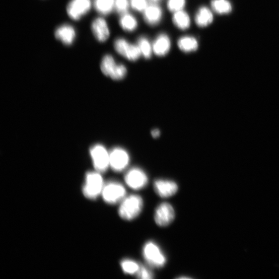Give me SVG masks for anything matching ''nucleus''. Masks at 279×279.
<instances>
[{"mask_svg": "<svg viewBox=\"0 0 279 279\" xmlns=\"http://www.w3.org/2000/svg\"><path fill=\"white\" fill-rule=\"evenodd\" d=\"M152 45L153 52L156 55L161 57L164 56L170 50L171 39L167 34L162 33L156 37Z\"/></svg>", "mask_w": 279, "mask_h": 279, "instance_id": "ddd939ff", "label": "nucleus"}, {"mask_svg": "<svg viewBox=\"0 0 279 279\" xmlns=\"http://www.w3.org/2000/svg\"><path fill=\"white\" fill-rule=\"evenodd\" d=\"M126 193V189L123 185L118 182H111L105 185L102 195L107 203L115 204L123 200Z\"/></svg>", "mask_w": 279, "mask_h": 279, "instance_id": "20e7f679", "label": "nucleus"}, {"mask_svg": "<svg viewBox=\"0 0 279 279\" xmlns=\"http://www.w3.org/2000/svg\"><path fill=\"white\" fill-rule=\"evenodd\" d=\"M129 5L128 0H114V9L119 14L127 13Z\"/></svg>", "mask_w": 279, "mask_h": 279, "instance_id": "a878e982", "label": "nucleus"}, {"mask_svg": "<svg viewBox=\"0 0 279 279\" xmlns=\"http://www.w3.org/2000/svg\"><path fill=\"white\" fill-rule=\"evenodd\" d=\"M137 45L141 51L142 56L146 59L151 57L153 52V45L148 38L144 36L140 37L137 40Z\"/></svg>", "mask_w": 279, "mask_h": 279, "instance_id": "5701e85b", "label": "nucleus"}, {"mask_svg": "<svg viewBox=\"0 0 279 279\" xmlns=\"http://www.w3.org/2000/svg\"><path fill=\"white\" fill-rule=\"evenodd\" d=\"M96 10L102 15H108L114 8V0H95Z\"/></svg>", "mask_w": 279, "mask_h": 279, "instance_id": "4be33fe9", "label": "nucleus"}, {"mask_svg": "<svg viewBox=\"0 0 279 279\" xmlns=\"http://www.w3.org/2000/svg\"><path fill=\"white\" fill-rule=\"evenodd\" d=\"M144 208L142 197L136 194L125 197L118 209L119 216L124 220L131 221L141 214Z\"/></svg>", "mask_w": 279, "mask_h": 279, "instance_id": "f257e3e1", "label": "nucleus"}, {"mask_svg": "<svg viewBox=\"0 0 279 279\" xmlns=\"http://www.w3.org/2000/svg\"><path fill=\"white\" fill-rule=\"evenodd\" d=\"M163 13L162 9L155 4L148 6L144 12L145 22L150 26H155L161 23Z\"/></svg>", "mask_w": 279, "mask_h": 279, "instance_id": "4468645a", "label": "nucleus"}, {"mask_svg": "<svg viewBox=\"0 0 279 279\" xmlns=\"http://www.w3.org/2000/svg\"><path fill=\"white\" fill-rule=\"evenodd\" d=\"M196 25L200 28H205L211 25L214 21L212 12L207 7H202L198 9L195 18Z\"/></svg>", "mask_w": 279, "mask_h": 279, "instance_id": "dca6fc26", "label": "nucleus"}, {"mask_svg": "<svg viewBox=\"0 0 279 279\" xmlns=\"http://www.w3.org/2000/svg\"><path fill=\"white\" fill-rule=\"evenodd\" d=\"M130 158L128 153L119 148L114 149L110 153V167L115 171L120 172L128 166Z\"/></svg>", "mask_w": 279, "mask_h": 279, "instance_id": "1a4fd4ad", "label": "nucleus"}, {"mask_svg": "<svg viewBox=\"0 0 279 279\" xmlns=\"http://www.w3.org/2000/svg\"><path fill=\"white\" fill-rule=\"evenodd\" d=\"M130 5L134 10L139 12H144L149 6L147 0H130Z\"/></svg>", "mask_w": 279, "mask_h": 279, "instance_id": "bb28decb", "label": "nucleus"}, {"mask_svg": "<svg viewBox=\"0 0 279 279\" xmlns=\"http://www.w3.org/2000/svg\"><path fill=\"white\" fill-rule=\"evenodd\" d=\"M177 46L179 49L185 53L196 51L198 48L197 40L191 36H185L179 38Z\"/></svg>", "mask_w": 279, "mask_h": 279, "instance_id": "f3484780", "label": "nucleus"}, {"mask_svg": "<svg viewBox=\"0 0 279 279\" xmlns=\"http://www.w3.org/2000/svg\"><path fill=\"white\" fill-rule=\"evenodd\" d=\"M119 23L121 27L128 32L135 31L138 27V23L135 17L127 13L122 15Z\"/></svg>", "mask_w": 279, "mask_h": 279, "instance_id": "aec40b11", "label": "nucleus"}, {"mask_svg": "<svg viewBox=\"0 0 279 279\" xmlns=\"http://www.w3.org/2000/svg\"><path fill=\"white\" fill-rule=\"evenodd\" d=\"M114 49L119 54L131 61H136L142 55L138 46L133 45L123 38H117L114 43Z\"/></svg>", "mask_w": 279, "mask_h": 279, "instance_id": "423d86ee", "label": "nucleus"}, {"mask_svg": "<svg viewBox=\"0 0 279 279\" xmlns=\"http://www.w3.org/2000/svg\"><path fill=\"white\" fill-rule=\"evenodd\" d=\"M175 217V211L169 203L164 202L159 205L155 210V222L161 227L169 226L174 221Z\"/></svg>", "mask_w": 279, "mask_h": 279, "instance_id": "6e6552de", "label": "nucleus"}, {"mask_svg": "<svg viewBox=\"0 0 279 279\" xmlns=\"http://www.w3.org/2000/svg\"><path fill=\"white\" fill-rule=\"evenodd\" d=\"M152 135L154 138L158 137L161 134V131L159 130L156 129L152 131Z\"/></svg>", "mask_w": 279, "mask_h": 279, "instance_id": "c85d7f7f", "label": "nucleus"}, {"mask_svg": "<svg viewBox=\"0 0 279 279\" xmlns=\"http://www.w3.org/2000/svg\"><path fill=\"white\" fill-rule=\"evenodd\" d=\"M211 7L219 15H227L232 11V6L229 0H212Z\"/></svg>", "mask_w": 279, "mask_h": 279, "instance_id": "412c9836", "label": "nucleus"}, {"mask_svg": "<svg viewBox=\"0 0 279 279\" xmlns=\"http://www.w3.org/2000/svg\"><path fill=\"white\" fill-rule=\"evenodd\" d=\"M91 29L96 39L100 42H105L110 36V30L105 20L101 17L94 20Z\"/></svg>", "mask_w": 279, "mask_h": 279, "instance_id": "f8f14e48", "label": "nucleus"}, {"mask_svg": "<svg viewBox=\"0 0 279 279\" xmlns=\"http://www.w3.org/2000/svg\"><path fill=\"white\" fill-rule=\"evenodd\" d=\"M154 187L156 193L159 196L164 198L174 195L178 189L175 182L165 179H157L154 182Z\"/></svg>", "mask_w": 279, "mask_h": 279, "instance_id": "9b49d317", "label": "nucleus"}, {"mask_svg": "<svg viewBox=\"0 0 279 279\" xmlns=\"http://www.w3.org/2000/svg\"><path fill=\"white\" fill-rule=\"evenodd\" d=\"M143 255L147 262L153 267L162 268L167 262L165 254L161 248L153 242H148L145 245Z\"/></svg>", "mask_w": 279, "mask_h": 279, "instance_id": "7ed1b4c3", "label": "nucleus"}, {"mask_svg": "<svg viewBox=\"0 0 279 279\" xmlns=\"http://www.w3.org/2000/svg\"><path fill=\"white\" fill-rule=\"evenodd\" d=\"M186 4V0H168L167 7L170 12L174 13L183 10Z\"/></svg>", "mask_w": 279, "mask_h": 279, "instance_id": "393cba45", "label": "nucleus"}, {"mask_svg": "<svg viewBox=\"0 0 279 279\" xmlns=\"http://www.w3.org/2000/svg\"><path fill=\"white\" fill-rule=\"evenodd\" d=\"M105 184L103 178L99 172H88L83 187V193L90 199H95L102 194Z\"/></svg>", "mask_w": 279, "mask_h": 279, "instance_id": "f03ea898", "label": "nucleus"}, {"mask_svg": "<svg viewBox=\"0 0 279 279\" xmlns=\"http://www.w3.org/2000/svg\"><path fill=\"white\" fill-rule=\"evenodd\" d=\"M76 36V33L75 29L69 25L59 26L55 32L56 38L67 46L71 45L74 43Z\"/></svg>", "mask_w": 279, "mask_h": 279, "instance_id": "2eb2a0df", "label": "nucleus"}, {"mask_svg": "<svg viewBox=\"0 0 279 279\" xmlns=\"http://www.w3.org/2000/svg\"><path fill=\"white\" fill-rule=\"evenodd\" d=\"M172 21L175 26L183 31L188 29L191 25L189 15L183 10L174 13Z\"/></svg>", "mask_w": 279, "mask_h": 279, "instance_id": "a211bd4d", "label": "nucleus"}, {"mask_svg": "<svg viewBox=\"0 0 279 279\" xmlns=\"http://www.w3.org/2000/svg\"><path fill=\"white\" fill-rule=\"evenodd\" d=\"M118 64H117L112 55L107 54L102 59L101 68L103 73L112 79Z\"/></svg>", "mask_w": 279, "mask_h": 279, "instance_id": "6ab92c4d", "label": "nucleus"}, {"mask_svg": "<svg viewBox=\"0 0 279 279\" xmlns=\"http://www.w3.org/2000/svg\"><path fill=\"white\" fill-rule=\"evenodd\" d=\"M150 1L154 3H156L157 2H159V1H161V0H150Z\"/></svg>", "mask_w": 279, "mask_h": 279, "instance_id": "c756f323", "label": "nucleus"}, {"mask_svg": "<svg viewBox=\"0 0 279 279\" xmlns=\"http://www.w3.org/2000/svg\"><path fill=\"white\" fill-rule=\"evenodd\" d=\"M93 166L97 172H105L110 167V153L102 145H96L90 150Z\"/></svg>", "mask_w": 279, "mask_h": 279, "instance_id": "39448f33", "label": "nucleus"}, {"mask_svg": "<svg viewBox=\"0 0 279 279\" xmlns=\"http://www.w3.org/2000/svg\"><path fill=\"white\" fill-rule=\"evenodd\" d=\"M121 266L124 273L133 275L136 274L141 264L130 259H125L121 262Z\"/></svg>", "mask_w": 279, "mask_h": 279, "instance_id": "b1692460", "label": "nucleus"}, {"mask_svg": "<svg viewBox=\"0 0 279 279\" xmlns=\"http://www.w3.org/2000/svg\"><path fill=\"white\" fill-rule=\"evenodd\" d=\"M136 277L141 279H151L154 277V274L148 267L141 265L139 269L135 274Z\"/></svg>", "mask_w": 279, "mask_h": 279, "instance_id": "cd10ccee", "label": "nucleus"}, {"mask_svg": "<svg viewBox=\"0 0 279 279\" xmlns=\"http://www.w3.org/2000/svg\"><path fill=\"white\" fill-rule=\"evenodd\" d=\"M125 181L130 188L137 190L144 188L148 185L149 179L142 169L134 168L126 174Z\"/></svg>", "mask_w": 279, "mask_h": 279, "instance_id": "0eeeda50", "label": "nucleus"}, {"mask_svg": "<svg viewBox=\"0 0 279 279\" xmlns=\"http://www.w3.org/2000/svg\"><path fill=\"white\" fill-rule=\"evenodd\" d=\"M91 0H71L67 7V13L71 18L79 21L91 10Z\"/></svg>", "mask_w": 279, "mask_h": 279, "instance_id": "9d476101", "label": "nucleus"}]
</instances>
